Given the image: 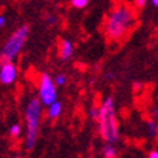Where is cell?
I'll use <instances>...</instances> for the list:
<instances>
[{
	"label": "cell",
	"instance_id": "8fae6325",
	"mask_svg": "<svg viewBox=\"0 0 158 158\" xmlns=\"http://www.w3.org/2000/svg\"><path fill=\"white\" fill-rule=\"evenodd\" d=\"M9 134H10V136L18 138V136L22 134V126H20V123H13L12 125V126L9 128Z\"/></svg>",
	"mask_w": 158,
	"mask_h": 158
},
{
	"label": "cell",
	"instance_id": "8992f818",
	"mask_svg": "<svg viewBox=\"0 0 158 158\" xmlns=\"http://www.w3.org/2000/svg\"><path fill=\"white\" fill-rule=\"evenodd\" d=\"M18 77V70L16 65L13 64V61H2L0 64V83L9 86L16 80Z\"/></svg>",
	"mask_w": 158,
	"mask_h": 158
},
{
	"label": "cell",
	"instance_id": "4fadbf2b",
	"mask_svg": "<svg viewBox=\"0 0 158 158\" xmlns=\"http://www.w3.org/2000/svg\"><path fill=\"white\" fill-rule=\"evenodd\" d=\"M71 5L76 9H84L89 5V0H71Z\"/></svg>",
	"mask_w": 158,
	"mask_h": 158
},
{
	"label": "cell",
	"instance_id": "7c38bea8",
	"mask_svg": "<svg viewBox=\"0 0 158 158\" xmlns=\"http://www.w3.org/2000/svg\"><path fill=\"white\" fill-rule=\"evenodd\" d=\"M54 81H55V84H57V86H64V84H65V81H67V77H65V74L60 73V74H57V76L54 77Z\"/></svg>",
	"mask_w": 158,
	"mask_h": 158
},
{
	"label": "cell",
	"instance_id": "9c48e42d",
	"mask_svg": "<svg viewBox=\"0 0 158 158\" xmlns=\"http://www.w3.org/2000/svg\"><path fill=\"white\" fill-rule=\"evenodd\" d=\"M147 135L149 138H155L158 135V122L155 119H149L147 122Z\"/></svg>",
	"mask_w": 158,
	"mask_h": 158
},
{
	"label": "cell",
	"instance_id": "ac0fdd59",
	"mask_svg": "<svg viewBox=\"0 0 158 158\" xmlns=\"http://www.w3.org/2000/svg\"><path fill=\"white\" fill-rule=\"evenodd\" d=\"M148 158H158V149H152V151H149Z\"/></svg>",
	"mask_w": 158,
	"mask_h": 158
},
{
	"label": "cell",
	"instance_id": "3957f363",
	"mask_svg": "<svg viewBox=\"0 0 158 158\" xmlns=\"http://www.w3.org/2000/svg\"><path fill=\"white\" fill-rule=\"evenodd\" d=\"M41 113H42V102L39 99L29 100L26 110H25V125H26L25 145H26V149H29V151L34 148L35 142H36Z\"/></svg>",
	"mask_w": 158,
	"mask_h": 158
},
{
	"label": "cell",
	"instance_id": "5b68a950",
	"mask_svg": "<svg viewBox=\"0 0 158 158\" xmlns=\"http://www.w3.org/2000/svg\"><path fill=\"white\" fill-rule=\"evenodd\" d=\"M38 94V99L42 102L44 106H49L57 100V84H55L52 77L47 73L41 74V77H39Z\"/></svg>",
	"mask_w": 158,
	"mask_h": 158
},
{
	"label": "cell",
	"instance_id": "d6986e66",
	"mask_svg": "<svg viewBox=\"0 0 158 158\" xmlns=\"http://www.w3.org/2000/svg\"><path fill=\"white\" fill-rule=\"evenodd\" d=\"M5 25H6V16L5 15H0V29L3 28Z\"/></svg>",
	"mask_w": 158,
	"mask_h": 158
},
{
	"label": "cell",
	"instance_id": "277c9868",
	"mask_svg": "<svg viewBox=\"0 0 158 158\" xmlns=\"http://www.w3.org/2000/svg\"><path fill=\"white\" fill-rule=\"evenodd\" d=\"M29 36V26L28 25H22L20 28H18L13 34L10 35L5 45L0 49V58L2 61H13L15 58L19 55L22 51L23 45L26 44Z\"/></svg>",
	"mask_w": 158,
	"mask_h": 158
},
{
	"label": "cell",
	"instance_id": "e0dca14e",
	"mask_svg": "<svg viewBox=\"0 0 158 158\" xmlns=\"http://www.w3.org/2000/svg\"><path fill=\"white\" fill-rule=\"evenodd\" d=\"M45 19H47V22H48L49 25L55 23V16H54V15H48V16H47V18H45Z\"/></svg>",
	"mask_w": 158,
	"mask_h": 158
},
{
	"label": "cell",
	"instance_id": "ba28073f",
	"mask_svg": "<svg viewBox=\"0 0 158 158\" xmlns=\"http://www.w3.org/2000/svg\"><path fill=\"white\" fill-rule=\"evenodd\" d=\"M61 112H62V105H61V102L55 100L54 103H51V105L48 106L47 115H48V118H49L51 120H54V119H57L58 116L61 115Z\"/></svg>",
	"mask_w": 158,
	"mask_h": 158
},
{
	"label": "cell",
	"instance_id": "2e32d148",
	"mask_svg": "<svg viewBox=\"0 0 158 158\" xmlns=\"http://www.w3.org/2000/svg\"><path fill=\"white\" fill-rule=\"evenodd\" d=\"M151 119L158 120V106H154L151 109Z\"/></svg>",
	"mask_w": 158,
	"mask_h": 158
},
{
	"label": "cell",
	"instance_id": "7a4b0ae2",
	"mask_svg": "<svg viewBox=\"0 0 158 158\" xmlns=\"http://www.w3.org/2000/svg\"><path fill=\"white\" fill-rule=\"evenodd\" d=\"M97 123H99V132L106 142L115 144L119 139V125H118V119H116L113 97L109 96L102 102L100 107H99Z\"/></svg>",
	"mask_w": 158,
	"mask_h": 158
},
{
	"label": "cell",
	"instance_id": "52a82bcc",
	"mask_svg": "<svg viewBox=\"0 0 158 158\" xmlns=\"http://www.w3.org/2000/svg\"><path fill=\"white\" fill-rule=\"evenodd\" d=\"M73 52H74V45L70 39H62L61 44H60V57L61 60L67 61L73 57Z\"/></svg>",
	"mask_w": 158,
	"mask_h": 158
},
{
	"label": "cell",
	"instance_id": "30bf717a",
	"mask_svg": "<svg viewBox=\"0 0 158 158\" xmlns=\"http://www.w3.org/2000/svg\"><path fill=\"white\" fill-rule=\"evenodd\" d=\"M102 152H103V157L105 158H116V155H118V151H116L115 145L110 144V142H106V145L102 149Z\"/></svg>",
	"mask_w": 158,
	"mask_h": 158
},
{
	"label": "cell",
	"instance_id": "5bb4252c",
	"mask_svg": "<svg viewBox=\"0 0 158 158\" xmlns=\"http://www.w3.org/2000/svg\"><path fill=\"white\" fill-rule=\"evenodd\" d=\"M135 6L138 7V9H142V7H145L147 6V3H148V0H134Z\"/></svg>",
	"mask_w": 158,
	"mask_h": 158
},
{
	"label": "cell",
	"instance_id": "ffe728a7",
	"mask_svg": "<svg viewBox=\"0 0 158 158\" xmlns=\"http://www.w3.org/2000/svg\"><path fill=\"white\" fill-rule=\"evenodd\" d=\"M149 3H151L154 7H158V0H149Z\"/></svg>",
	"mask_w": 158,
	"mask_h": 158
},
{
	"label": "cell",
	"instance_id": "9a60e30c",
	"mask_svg": "<svg viewBox=\"0 0 158 158\" xmlns=\"http://www.w3.org/2000/svg\"><path fill=\"white\" fill-rule=\"evenodd\" d=\"M90 116L94 120H97V118H99V107H91L90 109Z\"/></svg>",
	"mask_w": 158,
	"mask_h": 158
},
{
	"label": "cell",
	"instance_id": "6da1fadb",
	"mask_svg": "<svg viewBox=\"0 0 158 158\" xmlns=\"http://www.w3.org/2000/svg\"><path fill=\"white\" fill-rule=\"evenodd\" d=\"M136 22V15L129 6L120 5L110 12L106 20V35L113 41H119L134 28Z\"/></svg>",
	"mask_w": 158,
	"mask_h": 158
}]
</instances>
